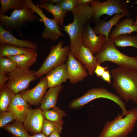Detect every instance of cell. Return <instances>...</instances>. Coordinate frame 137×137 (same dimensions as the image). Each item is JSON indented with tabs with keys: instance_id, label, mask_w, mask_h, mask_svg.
Returning a JSON list of instances; mask_svg holds the SVG:
<instances>
[{
	"instance_id": "cell-14",
	"label": "cell",
	"mask_w": 137,
	"mask_h": 137,
	"mask_svg": "<svg viewBox=\"0 0 137 137\" xmlns=\"http://www.w3.org/2000/svg\"><path fill=\"white\" fill-rule=\"evenodd\" d=\"M44 118L43 111L40 108L30 109L23 124L28 132L34 134L42 133Z\"/></svg>"
},
{
	"instance_id": "cell-5",
	"label": "cell",
	"mask_w": 137,
	"mask_h": 137,
	"mask_svg": "<svg viewBox=\"0 0 137 137\" xmlns=\"http://www.w3.org/2000/svg\"><path fill=\"white\" fill-rule=\"evenodd\" d=\"M35 12L26 6L23 8L14 10L10 16L0 15V24L6 30L10 31L16 30L19 36H22L21 28L29 23L41 20Z\"/></svg>"
},
{
	"instance_id": "cell-9",
	"label": "cell",
	"mask_w": 137,
	"mask_h": 137,
	"mask_svg": "<svg viewBox=\"0 0 137 137\" xmlns=\"http://www.w3.org/2000/svg\"><path fill=\"white\" fill-rule=\"evenodd\" d=\"M36 72L30 69L17 66L8 74L9 79L6 85L15 94L19 93L27 89L30 83L36 79Z\"/></svg>"
},
{
	"instance_id": "cell-23",
	"label": "cell",
	"mask_w": 137,
	"mask_h": 137,
	"mask_svg": "<svg viewBox=\"0 0 137 137\" xmlns=\"http://www.w3.org/2000/svg\"><path fill=\"white\" fill-rule=\"evenodd\" d=\"M39 6L41 8L46 10L51 13L55 19L60 25L63 26L64 19L67 13L64 11L58 4H53L48 3L40 4Z\"/></svg>"
},
{
	"instance_id": "cell-39",
	"label": "cell",
	"mask_w": 137,
	"mask_h": 137,
	"mask_svg": "<svg viewBox=\"0 0 137 137\" xmlns=\"http://www.w3.org/2000/svg\"><path fill=\"white\" fill-rule=\"evenodd\" d=\"M30 137H48L44 135L42 133H37L32 135H30Z\"/></svg>"
},
{
	"instance_id": "cell-4",
	"label": "cell",
	"mask_w": 137,
	"mask_h": 137,
	"mask_svg": "<svg viewBox=\"0 0 137 137\" xmlns=\"http://www.w3.org/2000/svg\"><path fill=\"white\" fill-rule=\"evenodd\" d=\"M112 39L107 40L104 46L97 54L98 64L110 62L119 66L137 70V57H131L122 53L116 47Z\"/></svg>"
},
{
	"instance_id": "cell-34",
	"label": "cell",
	"mask_w": 137,
	"mask_h": 137,
	"mask_svg": "<svg viewBox=\"0 0 137 137\" xmlns=\"http://www.w3.org/2000/svg\"><path fill=\"white\" fill-rule=\"evenodd\" d=\"M107 66L103 67L98 64L94 71V73L98 77H101L105 71L107 69Z\"/></svg>"
},
{
	"instance_id": "cell-35",
	"label": "cell",
	"mask_w": 137,
	"mask_h": 137,
	"mask_svg": "<svg viewBox=\"0 0 137 137\" xmlns=\"http://www.w3.org/2000/svg\"><path fill=\"white\" fill-rule=\"evenodd\" d=\"M7 73L0 71V89L5 85V83L9 79L8 75Z\"/></svg>"
},
{
	"instance_id": "cell-36",
	"label": "cell",
	"mask_w": 137,
	"mask_h": 137,
	"mask_svg": "<svg viewBox=\"0 0 137 137\" xmlns=\"http://www.w3.org/2000/svg\"><path fill=\"white\" fill-rule=\"evenodd\" d=\"M110 72L107 69L104 72L100 78L104 80L111 84V76Z\"/></svg>"
},
{
	"instance_id": "cell-15",
	"label": "cell",
	"mask_w": 137,
	"mask_h": 137,
	"mask_svg": "<svg viewBox=\"0 0 137 137\" xmlns=\"http://www.w3.org/2000/svg\"><path fill=\"white\" fill-rule=\"evenodd\" d=\"M28 103L19 93L16 94L7 111L13 114L15 120L23 123L30 109Z\"/></svg>"
},
{
	"instance_id": "cell-38",
	"label": "cell",
	"mask_w": 137,
	"mask_h": 137,
	"mask_svg": "<svg viewBox=\"0 0 137 137\" xmlns=\"http://www.w3.org/2000/svg\"><path fill=\"white\" fill-rule=\"evenodd\" d=\"M93 0H78V5H90Z\"/></svg>"
},
{
	"instance_id": "cell-40",
	"label": "cell",
	"mask_w": 137,
	"mask_h": 137,
	"mask_svg": "<svg viewBox=\"0 0 137 137\" xmlns=\"http://www.w3.org/2000/svg\"><path fill=\"white\" fill-rule=\"evenodd\" d=\"M59 133L54 132L52 133L48 137H61Z\"/></svg>"
},
{
	"instance_id": "cell-29",
	"label": "cell",
	"mask_w": 137,
	"mask_h": 137,
	"mask_svg": "<svg viewBox=\"0 0 137 137\" xmlns=\"http://www.w3.org/2000/svg\"><path fill=\"white\" fill-rule=\"evenodd\" d=\"M0 15H5L10 9L18 10L24 8L26 5L24 0H0Z\"/></svg>"
},
{
	"instance_id": "cell-17",
	"label": "cell",
	"mask_w": 137,
	"mask_h": 137,
	"mask_svg": "<svg viewBox=\"0 0 137 137\" xmlns=\"http://www.w3.org/2000/svg\"><path fill=\"white\" fill-rule=\"evenodd\" d=\"M0 44H6L19 47L36 50L38 48L37 45L32 41L17 39L10 32L3 28L0 24Z\"/></svg>"
},
{
	"instance_id": "cell-19",
	"label": "cell",
	"mask_w": 137,
	"mask_h": 137,
	"mask_svg": "<svg viewBox=\"0 0 137 137\" xmlns=\"http://www.w3.org/2000/svg\"><path fill=\"white\" fill-rule=\"evenodd\" d=\"M125 15L124 13H117L107 21L105 19H99L96 21V25L92 29L96 34L105 36L107 40L109 39L110 33L112 28L114 26H116L119 20Z\"/></svg>"
},
{
	"instance_id": "cell-30",
	"label": "cell",
	"mask_w": 137,
	"mask_h": 137,
	"mask_svg": "<svg viewBox=\"0 0 137 137\" xmlns=\"http://www.w3.org/2000/svg\"><path fill=\"white\" fill-rule=\"evenodd\" d=\"M63 125L52 122L44 118L42 133L48 136L53 133L56 132L60 133L62 132Z\"/></svg>"
},
{
	"instance_id": "cell-6",
	"label": "cell",
	"mask_w": 137,
	"mask_h": 137,
	"mask_svg": "<svg viewBox=\"0 0 137 137\" xmlns=\"http://www.w3.org/2000/svg\"><path fill=\"white\" fill-rule=\"evenodd\" d=\"M100 98L108 99L117 104L122 110L123 116L126 115L127 114L128 110L126 108L125 103L121 98L103 87L93 88L90 89L82 96L72 100L69 103L68 106L72 109H78L91 101Z\"/></svg>"
},
{
	"instance_id": "cell-37",
	"label": "cell",
	"mask_w": 137,
	"mask_h": 137,
	"mask_svg": "<svg viewBox=\"0 0 137 137\" xmlns=\"http://www.w3.org/2000/svg\"><path fill=\"white\" fill-rule=\"evenodd\" d=\"M60 0H41L39 2L40 4L48 3L53 4H56L58 3Z\"/></svg>"
},
{
	"instance_id": "cell-25",
	"label": "cell",
	"mask_w": 137,
	"mask_h": 137,
	"mask_svg": "<svg viewBox=\"0 0 137 137\" xmlns=\"http://www.w3.org/2000/svg\"><path fill=\"white\" fill-rule=\"evenodd\" d=\"M3 128L14 137H30L23 123L19 121L14 120L12 123L7 125Z\"/></svg>"
},
{
	"instance_id": "cell-7",
	"label": "cell",
	"mask_w": 137,
	"mask_h": 137,
	"mask_svg": "<svg viewBox=\"0 0 137 137\" xmlns=\"http://www.w3.org/2000/svg\"><path fill=\"white\" fill-rule=\"evenodd\" d=\"M63 42L60 41L51 47L50 52L42 64L35 73L37 78H41L51 70L68 60L70 46L63 47Z\"/></svg>"
},
{
	"instance_id": "cell-26",
	"label": "cell",
	"mask_w": 137,
	"mask_h": 137,
	"mask_svg": "<svg viewBox=\"0 0 137 137\" xmlns=\"http://www.w3.org/2000/svg\"><path fill=\"white\" fill-rule=\"evenodd\" d=\"M15 94L6 84L0 89V111H7Z\"/></svg>"
},
{
	"instance_id": "cell-28",
	"label": "cell",
	"mask_w": 137,
	"mask_h": 137,
	"mask_svg": "<svg viewBox=\"0 0 137 137\" xmlns=\"http://www.w3.org/2000/svg\"><path fill=\"white\" fill-rule=\"evenodd\" d=\"M112 40L116 46L132 47L137 49V36L136 35H122Z\"/></svg>"
},
{
	"instance_id": "cell-2",
	"label": "cell",
	"mask_w": 137,
	"mask_h": 137,
	"mask_svg": "<svg viewBox=\"0 0 137 137\" xmlns=\"http://www.w3.org/2000/svg\"><path fill=\"white\" fill-rule=\"evenodd\" d=\"M111 74L112 85L121 98L137 104V70L118 66L112 69Z\"/></svg>"
},
{
	"instance_id": "cell-1",
	"label": "cell",
	"mask_w": 137,
	"mask_h": 137,
	"mask_svg": "<svg viewBox=\"0 0 137 137\" xmlns=\"http://www.w3.org/2000/svg\"><path fill=\"white\" fill-rule=\"evenodd\" d=\"M71 12L73 16V22L63 25V28L60 29L65 31L69 35L70 51L75 56L80 50L84 28L88 20L93 18L94 11L90 5H78Z\"/></svg>"
},
{
	"instance_id": "cell-8",
	"label": "cell",
	"mask_w": 137,
	"mask_h": 137,
	"mask_svg": "<svg viewBox=\"0 0 137 137\" xmlns=\"http://www.w3.org/2000/svg\"><path fill=\"white\" fill-rule=\"evenodd\" d=\"M90 5L94 10L93 18L96 21L104 14L111 16L116 14L124 13L127 17L130 16L129 3L125 0H108L101 2L99 0H93Z\"/></svg>"
},
{
	"instance_id": "cell-31",
	"label": "cell",
	"mask_w": 137,
	"mask_h": 137,
	"mask_svg": "<svg viewBox=\"0 0 137 137\" xmlns=\"http://www.w3.org/2000/svg\"><path fill=\"white\" fill-rule=\"evenodd\" d=\"M17 66L16 63L12 60L7 57L0 56V71L8 74Z\"/></svg>"
},
{
	"instance_id": "cell-3",
	"label": "cell",
	"mask_w": 137,
	"mask_h": 137,
	"mask_svg": "<svg viewBox=\"0 0 137 137\" xmlns=\"http://www.w3.org/2000/svg\"><path fill=\"white\" fill-rule=\"evenodd\" d=\"M119 113L112 121H107L98 137H128L137 121V108L130 110L125 117Z\"/></svg>"
},
{
	"instance_id": "cell-12",
	"label": "cell",
	"mask_w": 137,
	"mask_h": 137,
	"mask_svg": "<svg viewBox=\"0 0 137 137\" xmlns=\"http://www.w3.org/2000/svg\"><path fill=\"white\" fill-rule=\"evenodd\" d=\"M66 63L70 83L75 85L83 80L88 74L84 65L76 59L70 51Z\"/></svg>"
},
{
	"instance_id": "cell-22",
	"label": "cell",
	"mask_w": 137,
	"mask_h": 137,
	"mask_svg": "<svg viewBox=\"0 0 137 137\" xmlns=\"http://www.w3.org/2000/svg\"><path fill=\"white\" fill-rule=\"evenodd\" d=\"M24 54L38 55L36 50L6 44H0V56L7 57Z\"/></svg>"
},
{
	"instance_id": "cell-18",
	"label": "cell",
	"mask_w": 137,
	"mask_h": 137,
	"mask_svg": "<svg viewBox=\"0 0 137 137\" xmlns=\"http://www.w3.org/2000/svg\"><path fill=\"white\" fill-rule=\"evenodd\" d=\"M74 56L84 65L88 74L90 76L92 75L98 64L96 57L94 54L82 44L79 51Z\"/></svg>"
},
{
	"instance_id": "cell-21",
	"label": "cell",
	"mask_w": 137,
	"mask_h": 137,
	"mask_svg": "<svg viewBox=\"0 0 137 137\" xmlns=\"http://www.w3.org/2000/svg\"><path fill=\"white\" fill-rule=\"evenodd\" d=\"M134 22L132 19L129 18L125 19L119 22L110 34L109 38L113 40L121 35L137 32V26L133 25Z\"/></svg>"
},
{
	"instance_id": "cell-13",
	"label": "cell",
	"mask_w": 137,
	"mask_h": 137,
	"mask_svg": "<svg viewBox=\"0 0 137 137\" xmlns=\"http://www.w3.org/2000/svg\"><path fill=\"white\" fill-rule=\"evenodd\" d=\"M48 88L47 78L45 76L42 78L33 88L25 90L19 93L28 103L36 106L40 104Z\"/></svg>"
},
{
	"instance_id": "cell-33",
	"label": "cell",
	"mask_w": 137,
	"mask_h": 137,
	"mask_svg": "<svg viewBox=\"0 0 137 137\" xmlns=\"http://www.w3.org/2000/svg\"><path fill=\"white\" fill-rule=\"evenodd\" d=\"M15 120L13 114L10 112L6 111L0 112V128H3L8 123Z\"/></svg>"
},
{
	"instance_id": "cell-16",
	"label": "cell",
	"mask_w": 137,
	"mask_h": 137,
	"mask_svg": "<svg viewBox=\"0 0 137 137\" xmlns=\"http://www.w3.org/2000/svg\"><path fill=\"white\" fill-rule=\"evenodd\" d=\"M46 75L48 88L62 85L68 79L67 63L57 66Z\"/></svg>"
},
{
	"instance_id": "cell-11",
	"label": "cell",
	"mask_w": 137,
	"mask_h": 137,
	"mask_svg": "<svg viewBox=\"0 0 137 137\" xmlns=\"http://www.w3.org/2000/svg\"><path fill=\"white\" fill-rule=\"evenodd\" d=\"M104 35L95 34L90 23L86 24L82 38V44L94 54H97L101 50L106 41Z\"/></svg>"
},
{
	"instance_id": "cell-41",
	"label": "cell",
	"mask_w": 137,
	"mask_h": 137,
	"mask_svg": "<svg viewBox=\"0 0 137 137\" xmlns=\"http://www.w3.org/2000/svg\"><path fill=\"white\" fill-rule=\"evenodd\" d=\"M133 25L134 26H137V14L136 15L135 21H134Z\"/></svg>"
},
{
	"instance_id": "cell-27",
	"label": "cell",
	"mask_w": 137,
	"mask_h": 137,
	"mask_svg": "<svg viewBox=\"0 0 137 137\" xmlns=\"http://www.w3.org/2000/svg\"><path fill=\"white\" fill-rule=\"evenodd\" d=\"M44 118L50 121L63 125V118L66 116L65 112L56 106L48 110L42 111Z\"/></svg>"
},
{
	"instance_id": "cell-10",
	"label": "cell",
	"mask_w": 137,
	"mask_h": 137,
	"mask_svg": "<svg viewBox=\"0 0 137 137\" xmlns=\"http://www.w3.org/2000/svg\"><path fill=\"white\" fill-rule=\"evenodd\" d=\"M25 2L26 5L37 14L43 23L44 28L42 33L43 38L54 41L64 36L60 30L59 24L55 19L46 17L42 9L38 5H36L31 0H25Z\"/></svg>"
},
{
	"instance_id": "cell-42",
	"label": "cell",
	"mask_w": 137,
	"mask_h": 137,
	"mask_svg": "<svg viewBox=\"0 0 137 137\" xmlns=\"http://www.w3.org/2000/svg\"><path fill=\"white\" fill-rule=\"evenodd\" d=\"M13 137V136H12V137Z\"/></svg>"
},
{
	"instance_id": "cell-20",
	"label": "cell",
	"mask_w": 137,
	"mask_h": 137,
	"mask_svg": "<svg viewBox=\"0 0 137 137\" xmlns=\"http://www.w3.org/2000/svg\"><path fill=\"white\" fill-rule=\"evenodd\" d=\"M62 85L49 88L43 97L40 103V109L42 111L55 108L59 93L63 89Z\"/></svg>"
},
{
	"instance_id": "cell-24",
	"label": "cell",
	"mask_w": 137,
	"mask_h": 137,
	"mask_svg": "<svg viewBox=\"0 0 137 137\" xmlns=\"http://www.w3.org/2000/svg\"><path fill=\"white\" fill-rule=\"evenodd\" d=\"M38 55L24 54L7 57L13 61L17 66L30 69L36 62Z\"/></svg>"
},
{
	"instance_id": "cell-32",
	"label": "cell",
	"mask_w": 137,
	"mask_h": 137,
	"mask_svg": "<svg viewBox=\"0 0 137 137\" xmlns=\"http://www.w3.org/2000/svg\"><path fill=\"white\" fill-rule=\"evenodd\" d=\"M57 4L64 11L67 13L72 11L78 5V0H60Z\"/></svg>"
}]
</instances>
